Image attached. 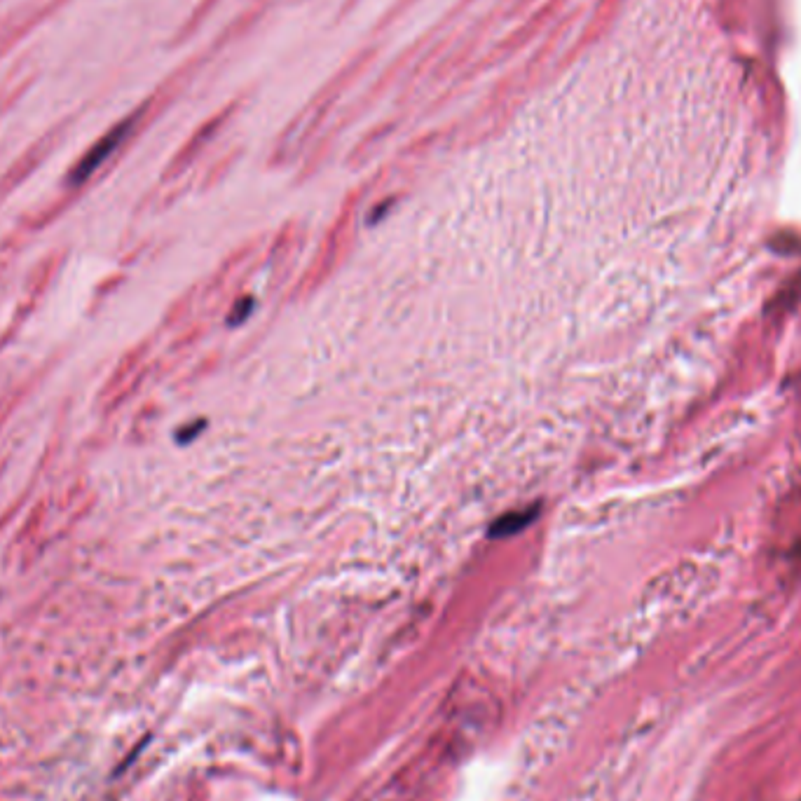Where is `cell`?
<instances>
[{
	"label": "cell",
	"mask_w": 801,
	"mask_h": 801,
	"mask_svg": "<svg viewBox=\"0 0 801 801\" xmlns=\"http://www.w3.org/2000/svg\"><path fill=\"white\" fill-rule=\"evenodd\" d=\"M132 127H134V120H125V122H120V125H115L111 132H106L104 136H101V139L94 143V146L80 157V162L71 169L68 183H71V186H82V183L89 181V178L97 174L101 167H104V162L108 160V157H111L115 150L125 143L129 132H132Z\"/></svg>",
	"instance_id": "cell-1"
},
{
	"label": "cell",
	"mask_w": 801,
	"mask_h": 801,
	"mask_svg": "<svg viewBox=\"0 0 801 801\" xmlns=\"http://www.w3.org/2000/svg\"><path fill=\"white\" fill-rule=\"evenodd\" d=\"M534 518H537V513H534L532 509L516 511V513H506L504 518H499L497 523L490 527V534H492V537H509V534L520 532V530H523V527L530 525Z\"/></svg>",
	"instance_id": "cell-2"
},
{
	"label": "cell",
	"mask_w": 801,
	"mask_h": 801,
	"mask_svg": "<svg viewBox=\"0 0 801 801\" xmlns=\"http://www.w3.org/2000/svg\"><path fill=\"white\" fill-rule=\"evenodd\" d=\"M204 427V424L200 422V424H193V427H188V429H183V431H178V443H186V441H193L195 438V434L197 431H200Z\"/></svg>",
	"instance_id": "cell-3"
}]
</instances>
